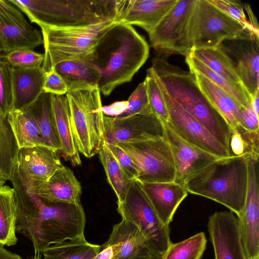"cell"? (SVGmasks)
I'll list each match as a JSON object with an SVG mask.
<instances>
[{
  "label": "cell",
  "instance_id": "f907efd6",
  "mask_svg": "<svg viewBox=\"0 0 259 259\" xmlns=\"http://www.w3.org/2000/svg\"><path fill=\"white\" fill-rule=\"evenodd\" d=\"M6 181H5L1 177L0 175V186L5 184Z\"/></svg>",
  "mask_w": 259,
  "mask_h": 259
},
{
  "label": "cell",
  "instance_id": "8fae6325",
  "mask_svg": "<svg viewBox=\"0 0 259 259\" xmlns=\"http://www.w3.org/2000/svg\"><path fill=\"white\" fill-rule=\"evenodd\" d=\"M196 0H178L177 4L149 34L153 47L159 54L188 56L186 42L190 20Z\"/></svg>",
  "mask_w": 259,
  "mask_h": 259
},
{
  "label": "cell",
  "instance_id": "cb8c5ba5",
  "mask_svg": "<svg viewBox=\"0 0 259 259\" xmlns=\"http://www.w3.org/2000/svg\"><path fill=\"white\" fill-rule=\"evenodd\" d=\"M12 67L13 110L25 108L44 92L46 71L41 67L31 68Z\"/></svg>",
  "mask_w": 259,
  "mask_h": 259
},
{
  "label": "cell",
  "instance_id": "83f0119b",
  "mask_svg": "<svg viewBox=\"0 0 259 259\" xmlns=\"http://www.w3.org/2000/svg\"><path fill=\"white\" fill-rule=\"evenodd\" d=\"M52 97L53 94L43 92L26 108L35 120L46 144L60 152L61 145L56 129Z\"/></svg>",
  "mask_w": 259,
  "mask_h": 259
},
{
  "label": "cell",
  "instance_id": "bcb514c9",
  "mask_svg": "<svg viewBox=\"0 0 259 259\" xmlns=\"http://www.w3.org/2000/svg\"><path fill=\"white\" fill-rule=\"evenodd\" d=\"M127 101H116L108 105L102 107V111L104 115L110 117H118L127 108Z\"/></svg>",
  "mask_w": 259,
  "mask_h": 259
},
{
  "label": "cell",
  "instance_id": "836d02e7",
  "mask_svg": "<svg viewBox=\"0 0 259 259\" xmlns=\"http://www.w3.org/2000/svg\"><path fill=\"white\" fill-rule=\"evenodd\" d=\"M190 54L228 81L243 87L232 61L218 47L195 49Z\"/></svg>",
  "mask_w": 259,
  "mask_h": 259
},
{
  "label": "cell",
  "instance_id": "b9f144b4",
  "mask_svg": "<svg viewBox=\"0 0 259 259\" xmlns=\"http://www.w3.org/2000/svg\"><path fill=\"white\" fill-rule=\"evenodd\" d=\"M43 90L44 92L61 96L67 94L68 86L62 76L52 67L46 71Z\"/></svg>",
  "mask_w": 259,
  "mask_h": 259
},
{
  "label": "cell",
  "instance_id": "ab89813d",
  "mask_svg": "<svg viewBox=\"0 0 259 259\" xmlns=\"http://www.w3.org/2000/svg\"><path fill=\"white\" fill-rule=\"evenodd\" d=\"M1 57L11 67L31 68L41 67L44 61V54L29 49H19L13 50Z\"/></svg>",
  "mask_w": 259,
  "mask_h": 259
},
{
  "label": "cell",
  "instance_id": "7a4b0ae2",
  "mask_svg": "<svg viewBox=\"0 0 259 259\" xmlns=\"http://www.w3.org/2000/svg\"><path fill=\"white\" fill-rule=\"evenodd\" d=\"M149 56L147 42L132 26L114 24L99 39L90 57L100 72V93L108 96L130 81Z\"/></svg>",
  "mask_w": 259,
  "mask_h": 259
},
{
  "label": "cell",
  "instance_id": "8d00e7d4",
  "mask_svg": "<svg viewBox=\"0 0 259 259\" xmlns=\"http://www.w3.org/2000/svg\"><path fill=\"white\" fill-rule=\"evenodd\" d=\"M206 245L205 233L201 232L182 241L172 242L161 259H201Z\"/></svg>",
  "mask_w": 259,
  "mask_h": 259
},
{
  "label": "cell",
  "instance_id": "60d3db41",
  "mask_svg": "<svg viewBox=\"0 0 259 259\" xmlns=\"http://www.w3.org/2000/svg\"><path fill=\"white\" fill-rule=\"evenodd\" d=\"M126 109L116 117H127L138 114L152 112L149 102L146 80L141 82L127 100Z\"/></svg>",
  "mask_w": 259,
  "mask_h": 259
},
{
  "label": "cell",
  "instance_id": "f35d334b",
  "mask_svg": "<svg viewBox=\"0 0 259 259\" xmlns=\"http://www.w3.org/2000/svg\"><path fill=\"white\" fill-rule=\"evenodd\" d=\"M13 108L12 67L0 56V119H6Z\"/></svg>",
  "mask_w": 259,
  "mask_h": 259
},
{
  "label": "cell",
  "instance_id": "ee69618b",
  "mask_svg": "<svg viewBox=\"0 0 259 259\" xmlns=\"http://www.w3.org/2000/svg\"><path fill=\"white\" fill-rule=\"evenodd\" d=\"M240 125L249 131H259V117L256 115L251 105L242 108Z\"/></svg>",
  "mask_w": 259,
  "mask_h": 259
},
{
  "label": "cell",
  "instance_id": "7bdbcfd3",
  "mask_svg": "<svg viewBox=\"0 0 259 259\" xmlns=\"http://www.w3.org/2000/svg\"><path fill=\"white\" fill-rule=\"evenodd\" d=\"M106 144L127 177L132 181L136 180L138 171L130 157L117 145Z\"/></svg>",
  "mask_w": 259,
  "mask_h": 259
},
{
  "label": "cell",
  "instance_id": "1f68e13d",
  "mask_svg": "<svg viewBox=\"0 0 259 259\" xmlns=\"http://www.w3.org/2000/svg\"><path fill=\"white\" fill-rule=\"evenodd\" d=\"M98 154L107 181L117 197V203H121L124 200L134 180L127 177L104 141Z\"/></svg>",
  "mask_w": 259,
  "mask_h": 259
},
{
  "label": "cell",
  "instance_id": "ffe728a7",
  "mask_svg": "<svg viewBox=\"0 0 259 259\" xmlns=\"http://www.w3.org/2000/svg\"><path fill=\"white\" fill-rule=\"evenodd\" d=\"M178 0H125L118 21L150 34Z\"/></svg>",
  "mask_w": 259,
  "mask_h": 259
},
{
  "label": "cell",
  "instance_id": "8992f818",
  "mask_svg": "<svg viewBox=\"0 0 259 259\" xmlns=\"http://www.w3.org/2000/svg\"><path fill=\"white\" fill-rule=\"evenodd\" d=\"M100 94L95 87L70 88L66 94L78 149L87 158L98 154L104 141Z\"/></svg>",
  "mask_w": 259,
  "mask_h": 259
},
{
  "label": "cell",
  "instance_id": "d6a6232c",
  "mask_svg": "<svg viewBox=\"0 0 259 259\" xmlns=\"http://www.w3.org/2000/svg\"><path fill=\"white\" fill-rule=\"evenodd\" d=\"M185 61L190 72L199 73L206 77L227 92L242 107L251 105V99L243 87L228 81L190 54L186 57Z\"/></svg>",
  "mask_w": 259,
  "mask_h": 259
},
{
  "label": "cell",
  "instance_id": "277c9868",
  "mask_svg": "<svg viewBox=\"0 0 259 259\" xmlns=\"http://www.w3.org/2000/svg\"><path fill=\"white\" fill-rule=\"evenodd\" d=\"M42 27H87L113 20L125 0H10ZM119 22V21H118Z\"/></svg>",
  "mask_w": 259,
  "mask_h": 259
},
{
  "label": "cell",
  "instance_id": "ba28073f",
  "mask_svg": "<svg viewBox=\"0 0 259 259\" xmlns=\"http://www.w3.org/2000/svg\"><path fill=\"white\" fill-rule=\"evenodd\" d=\"M251 33L254 34L208 0H196L188 29L186 52L188 56L193 50L215 48L225 40Z\"/></svg>",
  "mask_w": 259,
  "mask_h": 259
},
{
  "label": "cell",
  "instance_id": "52a82bcc",
  "mask_svg": "<svg viewBox=\"0 0 259 259\" xmlns=\"http://www.w3.org/2000/svg\"><path fill=\"white\" fill-rule=\"evenodd\" d=\"M117 20L79 28L42 27L44 61L47 71L62 61L90 58L99 39Z\"/></svg>",
  "mask_w": 259,
  "mask_h": 259
},
{
  "label": "cell",
  "instance_id": "30bf717a",
  "mask_svg": "<svg viewBox=\"0 0 259 259\" xmlns=\"http://www.w3.org/2000/svg\"><path fill=\"white\" fill-rule=\"evenodd\" d=\"M117 203V211L122 218L138 227L152 250L161 259L172 243L169 227L159 218L140 183L134 180L123 201Z\"/></svg>",
  "mask_w": 259,
  "mask_h": 259
},
{
  "label": "cell",
  "instance_id": "603a6c76",
  "mask_svg": "<svg viewBox=\"0 0 259 259\" xmlns=\"http://www.w3.org/2000/svg\"><path fill=\"white\" fill-rule=\"evenodd\" d=\"M140 183L159 218L169 226L176 210L187 196L185 185L175 182Z\"/></svg>",
  "mask_w": 259,
  "mask_h": 259
},
{
  "label": "cell",
  "instance_id": "f1b7e54d",
  "mask_svg": "<svg viewBox=\"0 0 259 259\" xmlns=\"http://www.w3.org/2000/svg\"><path fill=\"white\" fill-rule=\"evenodd\" d=\"M7 121L11 127L19 149L35 146H47L33 116L25 108L12 110Z\"/></svg>",
  "mask_w": 259,
  "mask_h": 259
},
{
  "label": "cell",
  "instance_id": "74e56055",
  "mask_svg": "<svg viewBox=\"0 0 259 259\" xmlns=\"http://www.w3.org/2000/svg\"><path fill=\"white\" fill-rule=\"evenodd\" d=\"M147 85L149 105L152 112L163 123L169 120V114L163 94L152 67L147 70L145 79Z\"/></svg>",
  "mask_w": 259,
  "mask_h": 259
},
{
  "label": "cell",
  "instance_id": "9c48e42d",
  "mask_svg": "<svg viewBox=\"0 0 259 259\" xmlns=\"http://www.w3.org/2000/svg\"><path fill=\"white\" fill-rule=\"evenodd\" d=\"M133 161L141 183L174 182L175 162L165 133L160 137L116 144Z\"/></svg>",
  "mask_w": 259,
  "mask_h": 259
},
{
  "label": "cell",
  "instance_id": "6da1fadb",
  "mask_svg": "<svg viewBox=\"0 0 259 259\" xmlns=\"http://www.w3.org/2000/svg\"><path fill=\"white\" fill-rule=\"evenodd\" d=\"M16 205V231L33 244L34 255L50 245L84 236L85 215L80 203H50L11 180Z\"/></svg>",
  "mask_w": 259,
  "mask_h": 259
},
{
  "label": "cell",
  "instance_id": "db71d44e",
  "mask_svg": "<svg viewBox=\"0 0 259 259\" xmlns=\"http://www.w3.org/2000/svg\"><path fill=\"white\" fill-rule=\"evenodd\" d=\"M0 56H1V54H0Z\"/></svg>",
  "mask_w": 259,
  "mask_h": 259
},
{
  "label": "cell",
  "instance_id": "d6986e66",
  "mask_svg": "<svg viewBox=\"0 0 259 259\" xmlns=\"http://www.w3.org/2000/svg\"><path fill=\"white\" fill-rule=\"evenodd\" d=\"M164 125L175 164V183L185 185L192 177L219 158L186 142L167 123Z\"/></svg>",
  "mask_w": 259,
  "mask_h": 259
},
{
  "label": "cell",
  "instance_id": "d590c367",
  "mask_svg": "<svg viewBox=\"0 0 259 259\" xmlns=\"http://www.w3.org/2000/svg\"><path fill=\"white\" fill-rule=\"evenodd\" d=\"M212 5L259 36L258 22L249 4L238 0H208Z\"/></svg>",
  "mask_w": 259,
  "mask_h": 259
},
{
  "label": "cell",
  "instance_id": "9a60e30c",
  "mask_svg": "<svg viewBox=\"0 0 259 259\" xmlns=\"http://www.w3.org/2000/svg\"><path fill=\"white\" fill-rule=\"evenodd\" d=\"M259 36L251 33L222 42L218 47L230 59L251 99L259 92Z\"/></svg>",
  "mask_w": 259,
  "mask_h": 259
},
{
  "label": "cell",
  "instance_id": "f546056e",
  "mask_svg": "<svg viewBox=\"0 0 259 259\" xmlns=\"http://www.w3.org/2000/svg\"><path fill=\"white\" fill-rule=\"evenodd\" d=\"M101 248V245L91 244L82 236L52 244L42 254L44 259H93Z\"/></svg>",
  "mask_w": 259,
  "mask_h": 259
},
{
  "label": "cell",
  "instance_id": "7402d4cb",
  "mask_svg": "<svg viewBox=\"0 0 259 259\" xmlns=\"http://www.w3.org/2000/svg\"><path fill=\"white\" fill-rule=\"evenodd\" d=\"M106 242L117 246L116 259H161L138 227L123 218L113 226Z\"/></svg>",
  "mask_w": 259,
  "mask_h": 259
},
{
  "label": "cell",
  "instance_id": "4316f807",
  "mask_svg": "<svg viewBox=\"0 0 259 259\" xmlns=\"http://www.w3.org/2000/svg\"><path fill=\"white\" fill-rule=\"evenodd\" d=\"M53 67L65 80L68 89L98 87L100 72L90 58L64 61Z\"/></svg>",
  "mask_w": 259,
  "mask_h": 259
},
{
  "label": "cell",
  "instance_id": "816d5d0a",
  "mask_svg": "<svg viewBox=\"0 0 259 259\" xmlns=\"http://www.w3.org/2000/svg\"><path fill=\"white\" fill-rule=\"evenodd\" d=\"M29 259H44V258H42L41 257V256H35V255H34V256L31 257Z\"/></svg>",
  "mask_w": 259,
  "mask_h": 259
},
{
  "label": "cell",
  "instance_id": "3957f363",
  "mask_svg": "<svg viewBox=\"0 0 259 259\" xmlns=\"http://www.w3.org/2000/svg\"><path fill=\"white\" fill-rule=\"evenodd\" d=\"M152 63L151 67L167 93L231 153V127L200 89L194 74L170 64L160 56L153 58Z\"/></svg>",
  "mask_w": 259,
  "mask_h": 259
},
{
  "label": "cell",
  "instance_id": "d4e9b609",
  "mask_svg": "<svg viewBox=\"0 0 259 259\" xmlns=\"http://www.w3.org/2000/svg\"><path fill=\"white\" fill-rule=\"evenodd\" d=\"M52 106L59 138L60 152L74 166L81 163L76 139L72 129L68 100L66 95H53Z\"/></svg>",
  "mask_w": 259,
  "mask_h": 259
},
{
  "label": "cell",
  "instance_id": "e575fe53",
  "mask_svg": "<svg viewBox=\"0 0 259 259\" xmlns=\"http://www.w3.org/2000/svg\"><path fill=\"white\" fill-rule=\"evenodd\" d=\"M19 150L7 118L0 121V175L6 181L13 178L15 160Z\"/></svg>",
  "mask_w": 259,
  "mask_h": 259
},
{
  "label": "cell",
  "instance_id": "f5cc1de1",
  "mask_svg": "<svg viewBox=\"0 0 259 259\" xmlns=\"http://www.w3.org/2000/svg\"><path fill=\"white\" fill-rule=\"evenodd\" d=\"M2 120L0 119V121H1Z\"/></svg>",
  "mask_w": 259,
  "mask_h": 259
},
{
  "label": "cell",
  "instance_id": "7c38bea8",
  "mask_svg": "<svg viewBox=\"0 0 259 259\" xmlns=\"http://www.w3.org/2000/svg\"><path fill=\"white\" fill-rule=\"evenodd\" d=\"M157 81L168 112L169 120L166 123L175 133L186 142L218 157L231 156L213 136L170 96Z\"/></svg>",
  "mask_w": 259,
  "mask_h": 259
},
{
  "label": "cell",
  "instance_id": "ac0fdd59",
  "mask_svg": "<svg viewBox=\"0 0 259 259\" xmlns=\"http://www.w3.org/2000/svg\"><path fill=\"white\" fill-rule=\"evenodd\" d=\"M207 229L215 259H247L238 219L232 211H218L210 215Z\"/></svg>",
  "mask_w": 259,
  "mask_h": 259
},
{
  "label": "cell",
  "instance_id": "681fc988",
  "mask_svg": "<svg viewBox=\"0 0 259 259\" xmlns=\"http://www.w3.org/2000/svg\"><path fill=\"white\" fill-rule=\"evenodd\" d=\"M251 104L256 115L259 117V92H257L255 96L252 98Z\"/></svg>",
  "mask_w": 259,
  "mask_h": 259
},
{
  "label": "cell",
  "instance_id": "44dd1931",
  "mask_svg": "<svg viewBox=\"0 0 259 259\" xmlns=\"http://www.w3.org/2000/svg\"><path fill=\"white\" fill-rule=\"evenodd\" d=\"M26 191L47 202L79 203L81 186L73 171L63 165L48 181Z\"/></svg>",
  "mask_w": 259,
  "mask_h": 259
},
{
  "label": "cell",
  "instance_id": "484cf974",
  "mask_svg": "<svg viewBox=\"0 0 259 259\" xmlns=\"http://www.w3.org/2000/svg\"><path fill=\"white\" fill-rule=\"evenodd\" d=\"M193 73L199 87L206 97L224 117L231 128L235 129L240 124L241 110L243 107L206 77L198 73Z\"/></svg>",
  "mask_w": 259,
  "mask_h": 259
},
{
  "label": "cell",
  "instance_id": "5bb4252c",
  "mask_svg": "<svg viewBox=\"0 0 259 259\" xmlns=\"http://www.w3.org/2000/svg\"><path fill=\"white\" fill-rule=\"evenodd\" d=\"M43 44L41 32L10 0H0V54Z\"/></svg>",
  "mask_w": 259,
  "mask_h": 259
},
{
  "label": "cell",
  "instance_id": "5b68a950",
  "mask_svg": "<svg viewBox=\"0 0 259 259\" xmlns=\"http://www.w3.org/2000/svg\"><path fill=\"white\" fill-rule=\"evenodd\" d=\"M247 155H231L216 159L186 182V190L225 206L239 217L244 207L247 188Z\"/></svg>",
  "mask_w": 259,
  "mask_h": 259
},
{
  "label": "cell",
  "instance_id": "2e32d148",
  "mask_svg": "<svg viewBox=\"0 0 259 259\" xmlns=\"http://www.w3.org/2000/svg\"><path fill=\"white\" fill-rule=\"evenodd\" d=\"M248 182L242 211L238 219L247 259H259L258 158L247 156Z\"/></svg>",
  "mask_w": 259,
  "mask_h": 259
},
{
  "label": "cell",
  "instance_id": "4dcf8cb0",
  "mask_svg": "<svg viewBox=\"0 0 259 259\" xmlns=\"http://www.w3.org/2000/svg\"><path fill=\"white\" fill-rule=\"evenodd\" d=\"M16 205L13 188L0 186V245L16 244Z\"/></svg>",
  "mask_w": 259,
  "mask_h": 259
},
{
  "label": "cell",
  "instance_id": "e0dca14e",
  "mask_svg": "<svg viewBox=\"0 0 259 259\" xmlns=\"http://www.w3.org/2000/svg\"><path fill=\"white\" fill-rule=\"evenodd\" d=\"M104 142L114 144L162 137L164 125L152 112L127 117L104 115Z\"/></svg>",
  "mask_w": 259,
  "mask_h": 259
},
{
  "label": "cell",
  "instance_id": "4fadbf2b",
  "mask_svg": "<svg viewBox=\"0 0 259 259\" xmlns=\"http://www.w3.org/2000/svg\"><path fill=\"white\" fill-rule=\"evenodd\" d=\"M58 151L47 146L19 149L13 176L27 190L48 181L62 165Z\"/></svg>",
  "mask_w": 259,
  "mask_h": 259
},
{
  "label": "cell",
  "instance_id": "c3c4849f",
  "mask_svg": "<svg viewBox=\"0 0 259 259\" xmlns=\"http://www.w3.org/2000/svg\"><path fill=\"white\" fill-rule=\"evenodd\" d=\"M0 259H22V257L13 253L0 245Z\"/></svg>",
  "mask_w": 259,
  "mask_h": 259
},
{
  "label": "cell",
  "instance_id": "7dc6e473",
  "mask_svg": "<svg viewBox=\"0 0 259 259\" xmlns=\"http://www.w3.org/2000/svg\"><path fill=\"white\" fill-rule=\"evenodd\" d=\"M101 246L99 252L93 259H116L118 249L115 244L106 242Z\"/></svg>",
  "mask_w": 259,
  "mask_h": 259
},
{
  "label": "cell",
  "instance_id": "f6af8a7d",
  "mask_svg": "<svg viewBox=\"0 0 259 259\" xmlns=\"http://www.w3.org/2000/svg\"><path fill=\"white\" fill-rule=\"evenodd\" d=\"M230 148L232 155L249 154L248 148L245 140L235 129H231Z\"/></svg>",
  "mask_w": 259,
  "mask_h": 259
}]
</instances>
